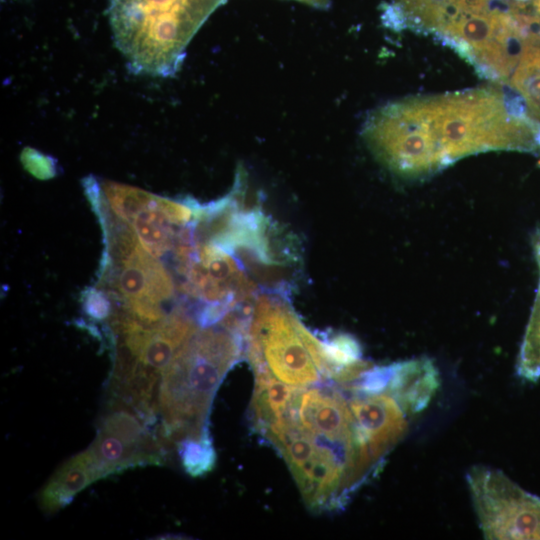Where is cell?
I'll return each instance as SVG.
<instances>
[{
  "label": "cell",
  "instance_id": "5bb4252c",
  "mask_svg": "<svg viewBox=\"0 0 540 540\" xmlns=\"http://www.w3.org/2000/svg\"><path fill=\"white\" fill-rule=\"evenodd\" d=\"M508 85L519 93L532 117L540 121V44L525 49Z\"/></svg>",
  "mask_w": 540,
  "mask_h": 540
},
{
  "label": "cell",
  "instance_id": "e0dca14e",
  "mask_svg": "<svg viewBox=\"0 0 540 540\" xmlns=\"http://www.w3.org/2000/svg\"><path fill=\"white\" fill-rule=\"evenodd\" d=\"M83 308L87 315L96 320L108 318L111 312L108 295L98 288H89L84 292Z\"/></svg>",
  "mask_w": 540,
  "mask_h": 540
},
{
  "label": "cell",
  "instance_id": "7c38bea8",
  "mask_svg": "<svg viewBox=\"0 0 540 540\" xmlns=\"http://www.w3.org/2000/svg\"><path fill=\"white\" fill-rule=\"evenodd\" d=\"M255 387L252 398V418L256 430L264 432L285 418L302 388L286 384L266 371H253Z\"/></svg>",
  "mask_w": 540,
  "mask_h": 540
},
{
  "label": "cell",
  "instance_id": "ac0fdd59",
  "mask_svg": "<svg viewBox=\"0 0 540 540\" xmlns=\"http://www.w3.org/2000/svg\"><path fill=\"white\" fill-rule=\"evenodd\" d=\"M301 3L308 4L315 8L326 9L330 6L331 0H296Z\"/></svg>",
  "mask_w": 540,
  "mask_h": 540
},
{
  "label": "cell",
  "instance_id": "277c9868",
  "mask_svg": "<svg viewBox=\"0 0 540 540\" xmlns=\"http://www.w3.org/2000/svg\"><path fill=\"white\" fill-rule=\"evenodd\" d=\"M288 295L275 291L257 295L244 354L253 371H266L286 384L306 388L325 379L323 342L302 323Z\"/></svg>",
  "mask_w": 540,
  "mask_h": 540
},
{
  "label": "cell",
  "instance_id": "52a82bcc",
  "mask_svg": "<svg viewBox=\"0 0 540 540\" xmlns=\"http://www.w3.org/2000/svg\"><path fill=\"white\" fill-rule=\"evenodd\" d=\"M147 422L124 402L114 399L87 449L101 477L141 464L163 463L164 441L152 436Z\"/></svg>",
  "mask_w": 540,
  "mask_h": 540
},
{
  "label": "cell",
  "instance_id": "4fadbf2b",
  "mask_svg": "<svg viewBox=\"0 0 540 540\" xmlns=\"http://www.w3.org/2000/svg\"><path fill=\"white\" fill-rule=\"evenodd\" d=\"M465 0H392L383 17L406 28H426Z\"/></svg>",
  "mask_w": 540,
  "mask_h": 540
},
{
  "label": "cell",
  "instance_id": "8992f818",
  "mask_svg": "<svg viewBox=\"0 0 540 540\" xmlns=\"http://www.w3.org/2000/svg\"><path fill=\"white\" fill-rule=\"evenodd\" d=\"M467 483L486 539L540 540L539 497L486 466L472 467Z\"/></svg>",
  "mask_w": 540,
  "mask_h": 540
},
{
  "label": "cell",
  "instance_id": "9c48e42d",
  "mask_svg": "<svg viewBox=\"0 0 540 540\" xmlns=\"http://www.w3.org/2000/svg\"><path fill=\"white\" fill-rule=\"evenodd\" d=\"M362 447L379 468L384 458L404 437L412 416L387 391L364 393L346 388Z\"/></svg>",
  "mask_w": 540,
  "mask_h": 540
},
{
  "label": "cell",
  "instance_id": "3957f363",
  "mask_svg": "<svg viewBox=\"0 0 540 540\" xmlns=\"http://www.w3.org/2000/svg\"><path fill=\"white\" fill-rule=\"evenodd\" d=\"M226 0H109L116 47L136 74L173 75L207 18Z\"/></svg>",
  "mask_w": 540,
  "mask_h": 540
},
{
  "label": "cell",
  "instance_id": "8fae6325",
  "mask_svg": "<svg viewBox=\"0 0 540 540\" xmlns=\"http://www.w3.org/2000/svg\"><path fill=\"white\" fill-rule=\"evenodd\" d=\"M100 478L101 474L86 449L68 459L53 473L39 493V505L45 512H56Z\"/></svg>",
  "mask_w": 540,
  "mask_h": 540
},
{
  "label": "cell",
  "instance_id": "2e32d148",
  "mask_svg": "<svg viewBox=\"0 0 540 540\" xmlns=\"http://www.w3.org/2000/svg\"><path fill=\"white\" fill-rule=\"evenodd\" d=\"M181 462L192 476H200L212 470L215 452L208 434L187 438L178 443Z\"/></svg>",
  "mask_w": 540,
  "mask_h": 540
},
{
  "label": "cell",
  "instance_id": "5b68a950",
  "mask_svg": "<svg viewBox=\"0 0 540 540\" xmlns=\"http://www.w3.org/2000/svg\"><path fill=\"white\" fill-rule=\"evenodd\" d=\"M262 435L283 455L311 509L341 507L359 487L347 465L302 428L294 415L273 424Z\"/></svg>",
  "mask_w": 540,
  "mask_h": 540
},
{
  "label": "cell",
  "instance_id": "ba28073f",
  "mask_svg": "<svg viewBox=\"0 0 540 540\" xmlns=\"http://www.w3.org/2000/svg\"><path fill=\"white\" fill-rule=\"evenodd\" d=\"M99 289L123 302V307L161 306L174 295L175 285L164 265L141 244L127 255L101 260Z\"/></svg>",
  "mask_w": 540,
  "mask_h": 540
},
{
  "label": "cell",
  "instance_id": "7a4b0ae2",
  "mask_svg": "<svg viewBox=\"0 0 540 540\" xmlns=\"http://www.w3.org/2000/svg\"><path fill=\"white\" fill-rule=\"evenodd\" d=\"M244 353L245 339L221 324L202 327L182 346L158 389L164 442L208 434L206 421L213 397Z\"/></svg>",
  "mask_w": 540,
  "mask_h": 540
},
{
  "label": "cell",
  "instance_id": "30bf717a",
  "mask_svg": "<svg viewBox=\"0 0 540 540\" xmlns=\"http://www.w3.org/2000/svg\"><path fill=\"white\" fill-rule=\"evenodd\" d=\"M439 386L438 369L429 358L393 363L388 392L412 417L429 405Z\"/></svg>",
  "mask_w": 540,
  "mask_h": 540
},
{
  "label": "cell",
  "instance_id": "9a60e30c",
  "mask_svg": "<svg viewBox=\"0 0 540 540\" xmlns=\"http://www.w3.org/2000/svg\"><path fill=\"white\" fill-rule=\"evenodd\" d=\"M540 271V258H536ZM518 375L530 382L540 380V281L534 306L520 347Z\"/></svg>",
  "mask_w": 540,
  "mask_h": 540
},
{
  "label": "cell",
  "instance_id": "6da1fadb",
  "mask_svg": "<svg viewBox=\"0 0 540 540\" xmlns=\"http://www.w3.org/2000/svg\"><path fill=\"white\" fill-rule=\"evenodd\" d=\"M535 124L520 96L495 87L394 101V146L411 180L481 152L536 150Z\"/></svg>",
  "mask_w": 540,
  "mask_h": 540
}]
</instances>
